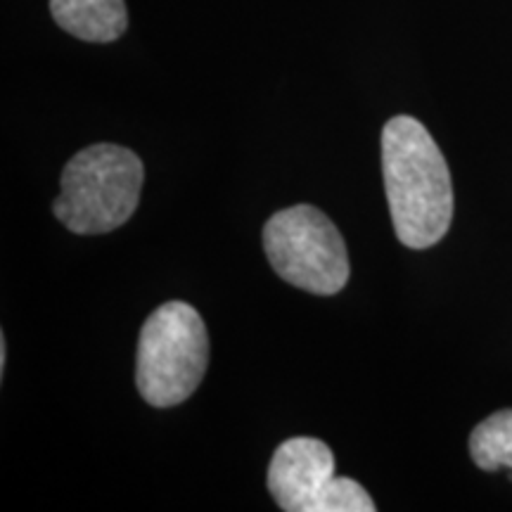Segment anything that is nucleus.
<instances>
[{"mask_svg": "<svg viewBox=\"0 0 512 512\" xmlns=\"http://www.w3.org/2000/svg\"><path fill=\"white\" fill-rule=\"evenodd\" d=\"M382 174L396 238L411 249L437 245L453 219L451 171L418 119L394 117L384 124Z\"/></svg>", "mask_w": 512, "mask_h": 512, "instance_id": "obj_1", "label": "nucleus"}, {"mask_svg": "<svg viewBox=\"0 0 512 512\" xmlns=\"http://www.w3.org/2000/svg\"><path fill=\"white\" fill-rule=\"evenodd\" d=\"M143 178L136 152L112 143L91 145L64 166L53 214L76 235L110 233L133 216Z\"/></svg>", "mask_w": 512, "mask_h": 512, "instance_id": "obj_2", "label": "nucleus"}, {"mask_svg": "<svg viewBox=\"0 0 512 512\" xmlns=\"http://www.w3.org/2000/svg\"><path fill=\"white\" fill-rule=\"evenodd\" d=\"M209 363V335L200 313L166 302L145 320L138 339L136 382L155 408H171L200 387Z\"/></svg>", "mask_w": 512, "mask_h": 512, "instance_id": "obj_3", "label": "nucleus"}, {"mask_svg": "<svg viewBox=\"0 0 512 512\" xmlns=\"http://www.w3.org/2000/svg\"><path fill=\"white\" fill-rule=\"evenodd\" d=\"M264 249L275 273L311 294H337L349 280V252L342 233L311 204L283 209L268 219Z\"/></svg>", "mask_w": 512, "mask_h": 512, "instance_id": "obj_4", "label": "nucleus"}, {"mask_svg": "<svg viewBox=\"0 0 512 512\" xmlns=\"http://www.w3.org/2000/svg\"><path fill=\"white\" fill-rule=\"evenodd\" d=\"M268 491L285 512H375L361 484L335 475V456L320 439L294 437L278 446Z\"/></svg>", "mask_w": 512, "mask_h": 512, "instance_id": "obj_5", "label": "nucleus"}, {"mask_svg": "<svg viewBox=\"0 0 512 512\" xmlns=\"http://www.w3.org/2000/svg\"><path fill=\"white\" fill-rule=\"evenodd\" d=\"M55 22L88 43H112L128 27L124 0H50Z\"/></svg>", "mask_w": 512, "mask_h": 512, "instance_id": "obj_6", "label": "nucleus"}, {"mask_svg": "<svg viewBox=\"0 0 512 512\" xmlns=\"http://www.w3.org/2000/svg\"><path fill=\"white\" fill-rule=\"evenodd\" d=\"M470 456L479 470H512V408L479 422L470 437Z\"/></svg>", "mask_w": 512, "mask_h": 512, "instance_id": "obj_7", "label": "nucleus"}, {"mask_svg": "<svg viewBox=\"0 0 512 512\" xmlns=\"http://www.w3.org/2000/svg\"><path fill=\"white\" fill-rule=\"evenodd\" d=\"M5 358H8V347H5V337H0V373L5 370Z\"/></svg>", "mask_w": 512, "mask_h": 512, "instance_id": "obj_8", "label": "nucleus"}]
</instances>
